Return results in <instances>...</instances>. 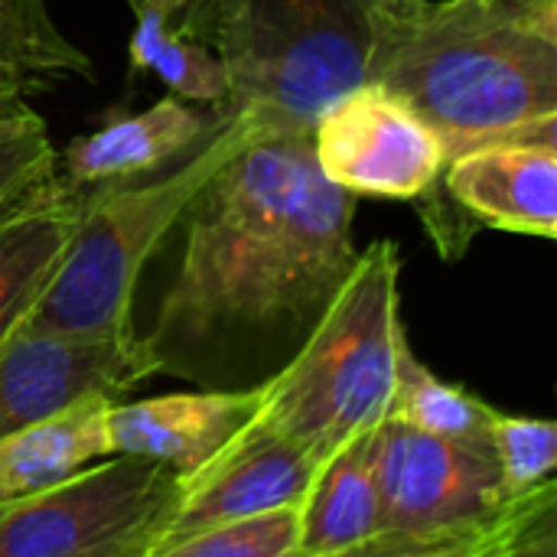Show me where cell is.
I'll return each instance as SVG.
<instances>
[{
    "label": "cell",
    "mask_w": 557,
    "mask_h": 557,
    "mask_svg": "<svg viewBox=\"0 0 557 557\" xmlns=\"http://www.w3.org/2000/svg\"><path fill=\"white\" fill-rule=\"evenodd\" d=\"M496 408L483 398L470 395L463 385L437 379L408 346V339L398 349L395 366V392L388 405V421H401L408 428H418L424 434L490 447V428H493Z\"/></svg>",
    "instance_id": "obj_18"
},
{
    "label": "cell",
    "mask_w": 557,
    "mask_h": 557,
    "mask_svg": "<svg viewBox=\"0 0 557 557\" xmlns=\"http://www.w3.org/2000/svg\"><path fill=\"white\" fill-rule=\"evenodd\" d=\"M134 16L137 23L127 46V78H137V72H153L170 95L189 104L225 111L228 75L222 59L202 39L180 29L157 10H137Z\"/></svg>",
    "instance_id": "obj_17"
},
{
    "label": "cell",
    "mask_w": 557,
    "mask_h": 557,
    "mask_svg": "<svg viewBox=\"0 0 557 557\" xmlns=\"http://www.w3.org/2000/svg\"><path fill=\"white\" fill-rule=\"evenodd\" d=\"M108 405L111 398H95L59 418L0 437V509L108 460Z\"/></svg>",
    "instance_id": "obj_15"
},
{
    "label": "cell",
    "mask_w": 557,
    "mask_h": 557,
    "mask_svg": "<svg viewBox=\"0 0 557 557\" xmlns=\"http://www.w3.org/2000/svg\"><path fill=\"white\" fill-rule=\"evenodd\" d=\"M0 69L26 85L36 75H95L88 52L55 26L46 0H0Z\"/></svg>",
    "instance_id": "obj_20"
},
{
    "label": "cell",
    "mask_w": 557,
    "mask_h": 557,
    "mask_svg": "<svg viewBox=\"0 0 557 557\" xmlns=\"http://www.w3.org/2000/svg\"><path fill=\"white\" fill-rule=\"evenodd\" d=\"M431 196L450 202L470 228L486 225L552 242L557 235V134L463 150L444 163Z\"/></svg>",
    "instance_id": "obj_11"
},
{
    "label": "cell",
    "mask_w": 557,
    "mask_h": 557,
    "mask_svg": "<svg viewBox=\"0 0 557 557\" xmlns=\"http://www.w3.org/2000/svg\"><path fill=\"white\" fill-rule=\"evenodd\" d=\"M82 209L85 193L52 176L0 215V346L46 294Z\"/></svg>",
    "instance_id": "obj_14"
},
{
    "label": "cell",
    "mask_w": 557,
    "mask_h": 557,
    "mask_svg": "<svg viewBox=\"0 0 557 557\" xmlns=\"http://www.w3.org/2000/svg\"><path fill=\"white\" fill-rule=\"evenodd\" d=\"M274 137L245 111H222L215 127L166 173L85 193L82 222L46 294L20 330L59 336H127L144 264L176 228L189 199L248 144Z\"/></svg>",
    "instance_id": "obj_4"
},
{
    "label": "cell",
    "mask_w": 557,
    "mask_h": 557,
    "mask_svg": "<svg viewBox=\"0 0 557 557\" xmlns=\"http://www.w3.org/2000/svg\"><path fill=\"white\" fill-rule=\"evenodd\" d=\"M261 388L238 392H183L134 405H108L104 441L108 460L131 457L166 467L176 480L212 460L255 414Z\"/></svg>",
    "instance_id": "obj_12"
},
{
    "label": "cell",
    "mask_w": 557,
    "mask_h": 557,
    "mask_svg": "<svg viewBox=\"0 0 557 557\" xmlns=\"http://www.w3.org/2000/svg\"><path fill=\"white\" fill-rule=\"evenodd\" d=\"M379 532H424L480 522L506 506L490 447L457 444L401 421H382L372 444Z\"/></svg>",
    "instance_id": "obj_9"
},
{
    "label": "cell",
    "mask_w": 557,
    "mask_h": 557,
    "mask_svg": "<svg viewBox=\"0 0 557 557\" xmlns=\"http://www.w3.org/2000/svg\"><path fill=\"white\" fill-rule=\"evenodd\" d=\"M222 111H199L196 104L166 95L137 114L111 111L95 131L78 134L65 147V183L108 186L147 176L186 157L219 121Z\"/></svg>",
    "instance_id": "obj_13"
},
{
    "label": "cell",
    "mask_w": 557,
    "mask_h": 557,
    "mask_svg": "<svg viewBox=\"0 0 557 557\" xmlns=\"http://www.w3.org/2000/svg\"><path fill=\"white\" fill-rule=\"evenodd\" d=\"M379 0H206L180 29L225 65L228 111L271 134H310L346 91L369 82Z\"/></svg>",
    "instance_id": "obj_5"
},
{
    "label": "cell",
    "mask_w": 557,
    "mask_h": 557,
    "mask_svg": "<svg viewBox=\"0 0 557 557\" xmlns=\"http://www.w3.org/2000/svg\"><path fill=\"white\" fill-rule=\"evenodd\" d=\"M317 470V460L251 418L212 460L180 480V496L147 555L242 519L300 506Z\"/></svg>",
    "instance_id": "obj_10"
},
{
    "label": "cell",
    "mask_w": 557,
    "mask_h": 557,
    "mask_svg": "<svg viewBox=\"0 0 557 557\" xmlns=\"http://www.w3.org/2000/svg\"><path fill=\"white\" fill-rule=\"evenodd\" d=\"M163 362L147 336L16 330L0 346V437L144 385Z\"/></svg>",
    "instance_id": "obj_8"
},
{
    "label": "cell",
    "mask_w": 557,
    "mask_h": 557,
    "mask_svg": "<svg viewBox=\"0 0 557 557\" xmlns=\"http://www.w3.org/2000/svg\"><path fill=\"white\" fill-rule=\"evenodd\" d=\"M369 82L411 104L447 160L557 134V0H379Z\"/></svg>",
    "instance_id": "obj_2"
},
{
    "label": "cell",
    "mask_w": 557,
    "mask_h": 557,
    "mask_svg": "<svg viewBox=\"0 0 557 557\" xmlns=\"http://www.w3.org/2000/svg\"><path fill=\"white\" fill-rule=\"evenodd\" d=\"M375 431L349 441L320 463L300 512L304 557H330L372 539L379 532V486L372 463Z\"/></svg>",
    "instance_id": "obj_16"
},
{
    "label": "cell",
    "mask_w": 557,
    "mask_h": 557,
    "mask_svg": "<svg viewBox=\"0 0 557 557\" xmlns=\"http://www.w3.org/2000/svg\"><path fill=\"white\" fill-rule=\"evenodd\" d=\"M320 173L349 196L421 199L444 173V144L398 95L362 82L310 127Z\"/></svg>",
    "instance_id": "obj_7"
},
{
    "label": "cell",
    "mask_w": 557,
    "mask_h": 557,
    "mask_svg": "<svg viewBox=\"0 0 557 557\" xmlns=\"http://www.w3.org/2000/svg\"><path fill=\"white\" fill-rule=\"evenodd\" d=\"M490 454L499 470L506 503L555 480L557 424L545 418H519L496 411L490 428Z\"/></svg>",
    "instance_id": "obj_22"
},
{
    "label": "cell",
    "mask_w": 557,
    "mask_h": 557,
    "mask_svg": "<svg viewBox=\"0 0 557 557\" xmlns=\"http://www.w3.org/2000/svg\"><path fill=\"white\" fill-rule=\"evenodd\" d=\"M176 496L160 463L101 460L0 509V557H144Z\"/></svg>",
    "instance_id": "obj_6"
},
{
    "label": "cell",
    "mask_w": 557,
    "mask_h": 557,
    "mask_svg": "<svg viewBox=\"0 0 557 557\" xmlns=\"http://www.w3.org/2000/svg\"><path fill=\"white\" fill-rule=\"evenodd\" d=\"M147 557H304L300 552V512L297 506L242 519Z\"/></svg>",
    "instance_id": "obj_23"
},
{
    "label": "cell",
    "mask_w": 557,
    "mask_h": 557,
    "mask_svg": "<svg viewBox=\"0 0 557 557\" xmlns=\"http://www.w3.org/2000/svg\"><path fill=\"white\" fill-rule=\"evenodd\" d=\"M131 3V10L137 13V10H157V13H163L166 20H173L176 26H183V23H189L193 16H196V10L206 3V0H127Z\"/></svg>",
    "instance_id": "obj_25"
},
{
    "label": "cell",
    "mask_w": 557,
    "mask_h": 557,
    "mask_svg": "<svg viewBox=\"0 0 557 557\" xmlns=\"http://www.w3.org/2000/svg\"><path fill=\"white\" fill-rule=\"evenodd\" d=\"M555 480L512 499L509 535L499 557H555Z\"/></svg>",
    "instance_id": "obj_24"
},
{
    "label": "cell",
    "mask_w": 557,
    "mask_h": 557,
    "mask_svg": "<svg viewBox=\"0 0 557 557\" xmlns=\"http://www.w3.org/2000/svg\"><path fill=\"white\" fill-rule=\"evenodd\" d=\"M512 519V499L490 519L424 529V532H375L372 539L330 557H499Z\"/></svg>",
    "instance_id": "obj_21"
},
{
    "label": "cell",
    "mask_w": 557,
    "mask_h": 557,
    "mask_svg": "<svg viewBox=\"0 0 557 557\" xmlns=\"http://www.w3.org/2000/svg\"><path fill=\"white\" fill-rule=\"evenodd\" d=\"M401 255L395 242L359 251L349 277L294 356L264 379L258 421L323 463L388 418L401 323Z\"/></svg>",
    "instance_id": "obj_3"
},
{
    "label": "cell",
    "mask_w": 557,
    "mask_h": 557,
    "mask_svg": "<svg viewBox=\"0 0 557 557\" xmlns=\"http://www.w3.org/2000/svg\"><path fill=\"white\" fill-rule=\"evenodd\" d=\"M52 176L59 153L46 121L26 101V82L0 69V215Z\"/></svg>",
    "instance_id": "obj_19"
},
{
    "label": "cell",
    "mask_w": 557,
    "mask_h": 557,
    "mask_svg": "<svg viewBox=\"0 0 557 557\" xmlns=\"http://www.w3.org/2000/svg\"><path fill=\"white\" fill-rule=\"evenodd\" d=\"M356 206L320 173L310 134L222 163L176 222L180 264L147 336L163 369L297 349L359 258Z\"/></svg>",
    "instance_id": "obj_1"
}]
</instances>
